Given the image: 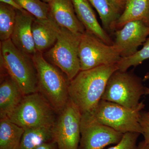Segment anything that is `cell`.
<instances>
[{
  "label": "cell",
  "instance_id": "22",
  "mask_svg": "<svg viewBox=\"0 0 149 149\" xmlns=\"http://www.w3.org/2000/svg\"><path fill=\"white\" fill-rule=\"evenodd\" d=\"M20 7L38 19H47L49 14V5L42 0H15Z\"/></svg>",
  "mask_w": 149,
  "mask_h": 149
},
{
  "label": "cell",
  "instance_id": "16",
  "mask_svg": "<svg viewBox=\"0 0 149 149\" xmlns=\"http://www.w3.org/2000/svg\"><path fill=\"white\" fill-rule=\"evenodd\" d=\"M20 88L9 75L0 85V116L1 118L7 117L17 107L23 99Z\"/></svg>",
  "mask_w": 149,
  "mask_h": 149
},
{
  "label": "cell",
  "instance_id": "30",
  "mask_svg": "<svg viewBox=\"0 0 149 149\" xmlns=\"http://www.w3.org/2000/svg\"><path fill=\"white\" fill-rule=\"evenodd\" d=\"M149 72H148L144 76V78L143 79V81H145L146 80H149Z\"/></svg>",
  "mask_w": 149,
  "mask_h": 149
},
{
  "label": "cell",
  "instance_id": "12",
  "mask_svg": "<svg viewBox=\"0 0 149 149\" xmlns=\"http://www.w3.org/2000/svg\"><path fill=\"white\" fill-rule=\"evenodd\" d=\"M35 18L27 11L16 10V21L10 38L17 49L31 57L37 52L32 31Z\"/></svg>",
  "mask_w": 149,
  "mask_h": 149
},
{
  "label": "cell",
  "instance_id": "18",
  "mask_svg": "<svg viewBox=\"0 0 149 149\" xmlns=\"http://www.w3.org/2000/svg\"><path fill=\"white\" fill-rule=\"evenodd\" d=\"M24 129L8 118L0 120V149H18Z\"/></svg>",
  "mask_w": 149,
  "mask_h": 149
},
{
  "label": "cell",
  "instance_id": "25",
  "mask_svg": "<svg viewBox=\"0 0 149 149\" xmlns=\"http://www.w3.org/2000/svg\"><path fill=\"white\" fill-rule=\"evenodd\" d=\"M140 123L144 141L146 143H149V111L141 112Z\"/></svg>",
  "mask_w": 149,
  "mask_h": 149
},
{
  "label": "cell",
  "instance_id": "23",
  "mask_svg": "<svg viewBox=\"0 0 149 149\" xmlns=\"http://www.w3.org/2000/svg\"><path fill=\"white\" fill-rule=\"evenodd\" d=\"M143 45V48L134 54L128 57L121 58L117 63L118 70L121 71H127L131 67H136L144 61L149 58V37L147 38Z\"/></svg>",
  "mask_w": 149,
  "mask_h": 149
},
{
  "label": "cell",
  "instance_id": "11",
  "mask_svg": "<svg viewBox=\"0 0 149 149\" xmlns=\"http://www.w3.org/2000/svg\"><path fill=\"white\" fill-rule=\"evenodd\" d=\"M113 45L122 58L136 53L149 36V26L141 21L130 22L114 31Z\"/></svg>",
  "mask_w": 149,
  "mask_h": 149
},
{
  "label": "cell",
  "instance_id": "9",
  "mask_svg": "<svg viewBox=\"0 0 149 149\" xmlns=\"http://www.w3.org/2000/svg\"><path fill=\"white\" fill-rule=\"evenodd\" d=\"M82 113L69 98L53 127V141L58 149H79Z\"/></svg>",
  "mask_w": 149,
  "mask_h": 149
},
{
  "label": "cell",
  "instance_id": "10",
  "mask_svg": "<svg viewBox=\"0 0 149 149\" xmlns=\"http://www.w3.org/2000/svg\"><path fill=\"white\" fill-rule=\"evenodd\" d=\"M123 134L99 122L92 113H82L79 149H103L117 144Z\"/></svg>",
  "mask_w": 149,
  "mask_h": 149
},
{
  "label": "cell",
  "instance_id": "3",
  "mask_svg": "<svg viewBox=\"0 0 149 149\" xmlns=\"http://www.w3.org/2000/svg\"><path fill=\"white\" fill-rule=\"evenodd\" d=\"M1 63L24 95L38 92L37 71L32 57L22 52L10 39L1 42Z\"/></svg>",
  "mask_w": 149,
  "mask_h": 149
},
{
  "label": "cell",
  "instance_id": "26",
  "mask_svg": "<svg viewBox=\"0 0 149 149\" xmlns=\"http://www.w3.org/2000/svg\"><path fill=\"white\" fill-rule=\"evenodd\" d=\"M113 5L119 11L120 13H122L124 10L126 0H110Z\"/></svg>",
  "mask_w": 149,
  "mask_h": 149
},
{
  "label": "cell",
  "instance_id": "4",
  "mask_svg": "<svg viewBox=\"0 0 149 149\" xmlns=\"http://www.w3.org/2000/svg\"><path fill=\"white\" fill-rule=\"evenodd\" d=\"M55 111L39 92L24 95L17 107L8 117L24 129L53 127L56 120Z\"/></svg>",
  "mask_w": 149,
  "mask_h": 149
},
{
  "label": "cell",
  "instance_id": "14",
  "mask_svg": "<svg viewBox=\"0 0 149 149\" xmlns=\"http://www.w3.org/2000/svg\"><path fill=\"white\" fill-rule=\"evenodd\" d=\"M77 18L85 31L93 34L102 42L113 45V41L99 23L91 3L88 0H72Z\"/></svg>",
  "mask_w": 149,
  "mask_h": 149
},
{
  "label": "cell",
  "instance_id": "17",
  "mask_svg": "<svg viewBox=\"0 0 149 149\" xmlns=\"http://www.w3.org/2000/svg\"><path fill=\"white\" fill-rule=\"evenodd\" d=\"M135 21L143 22L149 26V0H126L124 10L116 23L115 30Z\"/></svg>",
  "mask_w": 149,
  "mask_h": 149
},
{
  "label": "cell",
  "instance_id": "7",
  "mask_svg": "<svg viewBox=\"0 0 149 149\" xmlns=\"http://www.w3.org/2000/svg\"><path fill=\"white\" fill-rule=\"evenodd\" d=\"M145 105L141 102L139 107L130 109L118 104L101 100L92 113L100 123L124 134L133 132L142 134L140 123L142 110Z\"/></svg>",
  "mask_w": 149,
  "mask_h": 149
},
{
  "label": "cell",
  "instance_id": "31",
  "mask_svg": "<svg viewBox=\"0 0 149 149\" xmlns=\"http://www.w3.org/2000/svg\"><path fill=\"white\" fill-rule=\"evenodd\" d=\"M145 95H149V88L147 87L145 88Z\"/></svg>",
  "mask_w": 149,
  "mask_h": 149
},
{
  "label": "cell",
  "instance_id": "13",
  "mask_svg": "<svg viewBox=\"0 0 149 149\" xmlns=\"http://www.w3.org/2000/svg\"><path fill=\"white\" fill-rule=\"evenodd\" d=\"M49 5V16L58 26L75 34H83L85 32L77 18L72 0H53Z\"/></svg>",
  "mask_w": 149,
  "mask_h": 149
},
{
  "label": "cell",
  "instance_id": "28",
  "mask_svg": "<svg viewBox=\"0 0 149 149\" xmlns=\"http://www.w3.org/2000/svg\"><path fill=\"white\" fill-rule=\"evenodd\" d=\"M0 1L1 2L3 3L8 5L11 6L17 10H20L21 11H24L25 10L22 8L15 0H0Z\"/></svg>",
  "mask_w": 149,
  "mask_h": 149
},
{
  "label": "cell",
  "instance_id": "6",
  "mask_svg": "<svg viewBox=\"0 0 149 149\" xmlns=\"http://www.w3.org/2000/svg\"><path fill=\"white\" fill-rule=\"evenodd\" d=\"M82 35L59 26L55 44L45 54L46 59L60 70L69 81L80 71L78 49Z\"/></svg>",
  "mask_w": 149,
  "mask_h": 149
},
{
  "label": "cell",
  "instance_id": "21",
  "mask_svg": "<svg viewBox=\"0 0 149 149\" xmlns=\"http://www.w3.org/2000/svg\"><path fill=\"white\" fill-rule=\"evenodd\" d=\"M16 9L3 3H0V40L10 39L16 21Z\"/></svg>",
  "mask_w": 149,
  "mask_h": 149
},
{
  "label": "cell",
  "instance_id": "24",
  "mask_svg": "<svg viewBox=\"0 0 149 149\" xmlns=\"http://www.w3.org/2000/svg\"><path fill=\"white\" fill-rule=\"evenodd\" d=\"M140 134L133 132L124 133L122 139L117 144L106 149H137V140Z\"/></svg>",
  "mask_w": 149,
  "mask_h": 149
},
{
  "label": "cell",
  "instance_id": "15",
  "mask_svg": "<svg viewBox=\"0 0 149 149\" xmlns=\"http://www.w3.org/2000/svg\"><path fill=\"white\" fill-rule=\"evenodd\" d=\"M58 29L59 26L49 16L47 19L35 18L32 31L36 50L42 53L52 47L56 41Z\"/></svg>",
  "mask_w": 149,
  "mask_h": 149
},
{
  "label": "cell",
  "instance_id": "19",
  "mask_svg": "<svg viewBox=\"0 0 149 149\" xmlns=\"http://www.w3.org/2000/svg\"><path fill=\"white\" fill-rule=\"evenodd\" d=\"M53 127H39L24 129L18 149H36L53 141Z\"/></svg>",
  "mask_w": 149,
  "mask_h": 149
},
{
  "label": "cell",
  "instance_id": "29",
  "mask_svg": "<svg viewBox=\"0 0 149 149\" xmlns=\"http://www.w3.org/2000/svg\"><path fill=\"white\" fill-rule=\"evenodd\" d=\"M137 149H149V143H147L143 141L139 143Z\"/></svg>",
  "mask_w": 149,
  "mask_h": 149
},
{
  "label": "cell",
  "instance_id": "32",
  "mask_svg": "<svg viewBox=\"0 0 149 149\" xmlns=\"http://www.w3.org/2000/svg\"><path fill=\"white\" fill-rule=\"evenodd\" d=\"M42 1H43L44 2H45L46 3H49L51 2V1H53V0H42Z\"/></svg>",
  "mask_w": 149,
  "mask_h": 149
},
{
  "label": "cell",
  "instance_id": "20",
  "mask_svg": "<svg viewBox=\"0 0 149 149\" xmlns=\"http://www.w3.org/2000/svg\"><path fill=\"white\" fill-rule=\"evenodd\" d=\"M95 8L107 32L115 31V24L120 13L110 0H88Z\"/></svg>",
  "mask_w": 149,
  "mask_h": 149
},
{
  "label": "cell",
  "instance_id": "5",
  "mask_svg": "<svg viewBox=\"0 0 149 149\" xmlns=\"http://www.w3.org/2000/svg\"><path fill=\"white\" fill-rule=\"evenodd\" d=\"M143 80L134 73L117 70L110 77L102 100L136 109L145 95Z\"/></svg>",
  "mask_w": 149,
  "mask_h": 149
},
{
  "label": "cell",
  "instance_id": "1",
  "mask_svg": "<svg viewBox=\"0 0 149 149\" xmlns=\"http://www.w3.org/2000/svg\"><path fill=\"white\" fill-rule=\"evenodd\" d=\"M118 70L117 64L81 70L68 85L69 98L81 113L92 112L102 100L110 77Z\"/></svg>",
  "mask_w": 149,
  "mask_h": 149
},
{
  "label": "cell",
  "instance_id": "8",
  "mask_svg": "<svg viewBox=\"0 0 149 149\" xmlns=\"http://www.w3.org/2000/svg\"><path fill=\"white\" fill-rule=\"evenodd\" d=\"M78 55L80 71L116 64L122 58L113 45H107L86 31L81 36Z\"/></svg>",
  "mask_w": 149,
  "mask_h": 149
},
{
  "label": "cell",
  "instance_id": "2",
  "mask_svg": "<svg viewBox=\"0 0 149 149\" xmlns=\"http://www.w3.org/2000/svg\"><path fill=\"white\" fill-rule=\"evenodd\" d=\"M32 58L37 71L38 92L59 113L69 99V81L60 70L46 59L42 53L37 51Z\"/></svg>",
  "mask_w": 149,
  "mask_h": 149
},
{
  "label": "cell",
  "instance_id": "27",
  "mask_svg": "<svg viewBox=\"0 0 149 149\" xmlns=\"http://www.w3.org/2000/svg\"><path fill=\"white\" fill-rule=\"evenodd\" d=\"M36 149H58L55 142L53 141L45 143Z\"/></svg>",
  "mask_w": 149,
  "mask_h": 149
}]
</instances>
